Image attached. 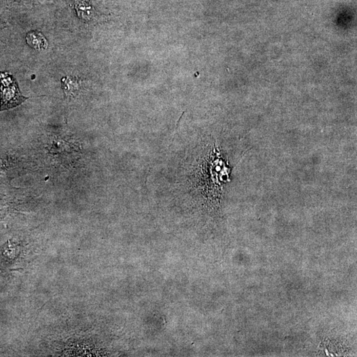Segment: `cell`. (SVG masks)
<instances>
[{
    "mask_svg": "<svg viewBox=\"0 0 357 357\" xmlns=\"http://www.w3.org/2000/svg\"><path fill=\"white\" fill-rule=\"evenodd\" d=\"M28 98L20 92L16 79L10 74L0 73V111L14 109Z\"/></svg>",
    "mask_w": 357,
    "mask_h": 357,
    "instance_id": "6da1fadb",
    "label": "cell"
},
{
    "mask_svg": "<svg viewBox=\"0 0 357 357\" xmlns=\"http://www.w3.org/2000/svg\"><path fill=\"white\" fill-rule=\"evenodd\" d=\"M26 39L28 44L35 49L44 50L47 47L46 39L40 33L37 31L28 33Z\"/></svg>",
    "mask_w": 357,
    "mask_h": 357,
    "instance_id": "7a4b0ae2",
    "label": "cell"
},
{
    "mask_svg": "<svg viewBox=\"0 0 357 357\" xmlns=\"http://www.w3.org/2000/svg\"><path fill=\"white\" fill-rule=\"evenodd\" d=\"M62 87L67 96L72 97L77 94L79 83L75 78L67 76L62 79Z\"/></svg>",
    "mask_w": 357,
    "mask_h": 357,
    "instance_id": "3957f363",
    "label": "cell"
}]
</instances>
